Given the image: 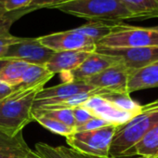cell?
Returning a JSON list of instances; mask_svg holds the SVG:
<instances>
[{
    "mask_svg": "<svg viewBox=\"0 0 158 158\" xmlns=\"http://www.w3.org/2000/svg\"><path fill=\"white\" fill-rule=\"evenodd\" d=\"M11 93V87L0 81V100L7 97Z\"/></svg>",
    "mask_w": 158,
    "mask_h": 158,
    "instance_id": "29",
    "label": "cell"
},
{
    "mask_svg": "<svg viewBox=\"0 0 158 158\" xmlns=\"http://www.w3.org/2000/svg\"><path fill=\"white\" fill-rule=\"evenodd\" d=\"M118 23H103V22H89L86 24L73 29L76 33L86 35L87 37L92 39L96 45L97 43L108 35L115 25Z\"/></svg>",
    "mask_w": 158,
    "mask_h": 158,
    "instance_id": "21",
    "label": "cell"
},
{
    "mask_svg": "<svg viewBox=\"0 0 158 158\" xmlns=\"http://www.w3.org/2000/svg\"><path fill=\"white\" fill-rule=\"evenodd\" d=\"M95 51L119 58L121 62L129 70L139 69L158 61V47L127 48H105L96 47Z\"/></svg>",
    "mask_w": 158,
    "mask_h": 158,
    "instance_id": "9",
    "label": "cell"
},
{
    "mask_svg": "<svg viewBox=\"0 0 158 158\" xmlns=\"http://www.w3.org/2000/svg\"><path fill=\"white\" fill-rule=\"evenodd\" d=\"M54 51L43 46L38 38H24L7 48L2 59L17 60L28 64L43 65L48 61Z\"/></svg>",
    "mask_w": 158,
    "mask_h": 158,
    "instance_id": "7",
    "label": "cell"
},
{
    "mask_svg": "<svg viewBox=\"0 0 158 158\" xmlns=\"http://www.w3.org/2000/svg\"><path fill=\"white\" fill-rule=\"evenodd\" d=\"M135 20L158 18V4L154 0H120Z\"/></svg>",
    "mask_w": 158,
    "mask_h": 158,
    "instance_id": "18",
    "label": "cell"
},
{
    "mask_svg": "<svg viewBox=\"0 0 158 158\" xmlns=\"http://www.w3.org/2000/svg\"><path fill=\"white\" fill-rule=\"evenodd\" d=\"M73 114L74 117V123H75V129L85 125L89 120L94 117V115L86 108L82 106H78L73 109Z\"/></svg>",
    "mask_w": 158,
    "mask_h": 158,
    "instance_id": "25",
    "label": "cell"
},
{
    "mask_svg": "<svg viewBox=\"0 0 158 158\" xmlns=\"http://www.w3.org/2000/svg\"><path fill=\"white\" fill-rule=\"evenodd\" d=\"M33 119L34 121H36L38 124H40L42 127H44L46 129L49 130L50 132L62 136V137H68L71 134H73L75 129L68 127L55 119H52L50 117L48 116H44V115H33Z\"/></svg>",
    "mask_w": 158,
    "mask_h": 158,
    "instance_id": "24",
    "label": "cell"
},
{
    "mask_svg": "<svg viewBox=\"0 0 158 158\" xmlns=\"http://www.w3.org/2000/svg\"><path fill=\"white\" fill-rule=\"evenodd\" d=\"M111 124L108 123L107 121L100 118V117H96L94 116L93 118H91L90 120H89L85 125H83L82 127H78L75 129V131H88V130H94V129H99L107 126H110Z\"/></svg>",
    "mask_w": 158,
    "mask_h": 158,
    "instance_id": "26",
    "label": "cell"
},
{
    "mask_svg": "<svg viewBox=\"0 0 158 158\" xmlns=\"http://www.w3.org/2000/svg\"><path fill=\"white\" fill-rule=\"evenodd\" d=\"M70 1H73V0H32L30 7L35 8L36 10L42 9V8L53 9L56 6L62 5V4L68 3Z\"/></svg>",
    "mask_w": 158,
    "mask_h": 158,
    "instance_id": "27",
    "label": "cell"
},
{
    "mask_svg": "<svg viewBox=\"0 0 158 158\" xmlns=\"http://www.w3.org/2000/svg\"><path fill=\"white\" fill-rule=\"evenodd\" d=\"M53 9L89 22L120 23L135 20L120 0H73Z\"/></svg>",
    "mask_w": 158,
    "mask_h": 158,
    "instance_id": "3",
    "label": "cell"
},
{
    "mask_svg": "<svg viewBox=\"0 0 158 158\" xmlns=\"http://www.w3.org/2000/svg\"><path fill=\"white\" fill-rule=\"evenodd\" d=\"M158 124V99L142 105L139 114L123 125L117 126L114 134L109 156L130 158L135 145Z\"/></svg>",
    "mask_w": 158,
    "mask_h": 158,
    "instance_id": "1",
    "label": "cell"
},
{
    "mask_svg": "<svg viewBox=\"0 0 158 158\" xmlns=\"http://www.w3.org/2000/svg\"><path fill=\"white\" fill-rule=\"evenodd\" d=\"M116 126L110 125L99 129L88 131H74L66 137L67 144L73 150L99 157H110L111 142Z\"/></svg>",
    "mask_w": 158,
    "mask_h": 158,
    "instance_id": "5",
    "label": "cell"
},
{
    "mask_svg": "<svg viewBox=\"0 0 158 158\" xmlns=\"http://www.w3.org/2000/svg\"><path fill=\"white\" fill-rule=\"evenodd\" d=\"M156 28H157V29H158V26H156Z\"/></svg>",
    "mask_w": 158,
    "mask_h": 158,
    "instance_id": "35",
    "label": "cell"
},
{
    "mask_svg": "<svg viewBox=\"0 0 158 158\" xmlns=\"http://www.w3.org/2000/svg\"><path fill=\"white\" fill-rule=\"evenodd\" d=\"M9 61H10V60H7V59H0V71H1L6 66V64Z\"/></svg>",
    "mask_w": 158,
    "mask_h": 158,
    "instance_id": "31",
    "label": "cell"
},
{
    "mask_svg": "<svg viewBox=\"0 0 158 158\" xmlns=\"http://www.w3.org/2000/svg\"><path fill=\"white\" fill-rule=\"evenodd\" d=\"M152 88H158V61L129 71L127 80L128 94Z\"/></svg>",
    "mask_w": 158,
    "mask_h": 158,
    "instance_id": "14",
    "label": "cell"
},
{
    "mask_svg": "<svg viewBox=\"0 0 158 158\" xmlns=\"http://www.w3.org/2000/svg\"><path fill=\"white\" fill-rule=\"evenodd\" d=\"M31 151L23 132L12 137L0 131V158H25Z\"/></svg>",
    "mask_w": 158,
    "mask_h": 158,
    "instance_id": "15",
    "label": "cell"
},
{
    "mask_svg": "<svg viewBox=\"0 0 158 158\" xmlns=\"http://www.w3.org/2000/svg\"><path fill=\"white\" fill-rule=\"evenodd\" d=\"M30 64L17 60H10L6 66L0 71V81L14 87L19 84L22 76Z\"/></svg>",
    "mask_w": 158,
    "mask_h": 158,
    "instance_id": "22",
    "label": "cell"
},
{
    "mask_svg": "<svg viewBox=\"0 0 158 158\" xmlns=\"http://www.w3.org/2000/svg\"><path fill=\"white\" fill-rule=\"evenodd\" d=\"M46 84H39L25 90L11 91L0 100V131L16 136L34 121L32 111L37 93Z\"/></svg>",
    "mask_w": 158,
    "mask_h": 158,
    "instance_id": "2",
    "label": "cell"
},
{
    "mask_svg": "<svg viewBox=\"0 0 158 158\" xmlns=\"http://www.w3.org/2000/svg\"><path fill=\"white\" fill-rule=\"evenodd\" d=\"M35 152L41 158H112L89 155L79 152L66 146H52L44 142L35 144Z\"/></svg>",
    "mask_w": 158,
    "mask_h": 158,
    "instance_id": "17",
    "label": "cell"
},
{
    "mask_svg": "<svg viewBox=\"0 0 158 158\" xmlns=\"http://www.w3.org/2000/svg\"><path fill=\"white\" fill-rule=\"evenodd\" d=\"M129 69L122 62L114 64L100 73L86 79V84L95 88L111 92L127 93V80Z\"/></svg>",
    "mask_w": 158,
    "mask_h": 158,
    "instance_id": "10",
    "label": "cell"
},
{
    "mask_svg": "<svg viewBox=\"0 0 158 158\" xmlns=\"http://www.w3.org/2000/svg\"><path fill=\"white\" fill-rule=\"evenodd\" d=\"M38 41L46 48L59 51H86L94 52L96 50V43L84 35L69 30L58 32L38 37Z\"/></svg>",
    "mask_w": 158,
    "mask_h": 158,
    "instance_id": "6",
    "label": "cell"
},
{
    "mask_svg": "<svg viewBox=\"0 0 158 158\" xmlns=\"http://www.w3.org/2000/svg\"><path fill=\"white\" fill-rule=\"evenodd\" d=\"M32 0H4L6 12L15 11L30 7Z\"/></svg>",
    "mask_w": 158,
    "mask_h": 158,
    "instance_id": "28",
    "label": "cell"
},
{
    "mask_svg": "<svg viewBox=\"0 0 158 158\" xmlns=\"http://www.w3.org/2000/svg\"><path fill=\"white\" fill-rule=\"evenodd\" d=\"M130 158H144V157H140V156H139V157H130Z\"/></svg>",
    "mask_w": 158,
    "mask_h": 158,
    "instance_id": "33",
    "label": "cell"
},
{
    "mask_svg": "<svg viewBox=\"0 0 158 158\" xmlns=\"http://www.w3.org/2000/svg\"><path fill=\"white\" fill-rule=\"evenodd\" d=\"M82 107L89 110L94 116L100 117L116 127L125 124L134 116V114L130 113L119 110L100 96L91 97L82 105Z\"/></svg>",
    "mask_w": 158,
    "mask_h": 158,
    "instance_id": "12",
    "label": "cell"
},
{
    "mask_svg": "<svg viewBox=\"0 0 158 158\" xmlns=\"http://www.w3.org/2000/svg\"><path fill=\"white\" fill-rule=\"evenodd\" d=\"M133 156L158 158V124L149 130L135 145L132 152Z\"/></svg>",
    "mask_w": 158,
    "mask_h": 158,
    "instance_id": "19",
    "label": "cell"
},
{
    "mask_svg": "<svg viewBox=\"0 0 158 158\" xmlns=\"http://www.w3.org/2000/svg\"><path fill=\"white\" fill-rule=\"evenodd\" d=\"M91 52L86 51H59L54 52L45 64L47 70L53 74L64 73L76 69Z\"/></svg>",
    "mask_w": 158,
    "mask_h": 158,
    "instance_id": "13",
    "label": "cell"
},
{
    "mask_svg": "<svg viewBox=\"0 0 158 158\" xmlns=\"http://www.w3.org/2000/svg\"><path fill=\"white\" fill-rule=\"evenodd\" d=\"M25 158H41V157L38 156V155L35 152V151H31V152L26 155Z\"/></svg>",
    "mask_w": 158,
    "mask_h": 158,
    "instance_id": "32",
    "label": "cell"
},
{
    "mask_svg": "<svg viewBox=\"0 0 158 158\" xmlns=\"http://www.w3.org/2000/svg\"><path fill=\"white\" fill-rule=\"evenodd\" d=\"M32 115L48 116L75 129V123H74L73 109H53V110L33 109Z\"/></svg>",
    "mask_w": 158,
    "mask_h": 158,
    "instance_id": "23",
    "label": "cell"
},
{
    "mask_svg": "<svg viewBox=\"0 0 158 158\" xmlns=\"http://www.w3.org/2000/svg\"><path fill=\"white\" fill-rule=\"evenodd\" d=\"M54 76L43 65L30 64L22 76L19 84L11 88V91H20L31 89L39 84H46Z\"/></svg>",
    "mask_w": 158,
    "mask_h": 158,
    "instance_id": "16",
    "label": "cell"
},
{
    "mask_svg": "<svg viewBox=\"0 0 158 158\" xmlns=\"http://www.w3.org/2000/svg\"><path fill=\"white\" fill-rule=\"evenodd\" d=\"M95 88L83 81L62 82L57 86L42 89L36 95L33 109H41L72 96L94 90Z\"/></svg>",
    "mask_w": 158,
    "mask_h": 158,
    "instance_id": "11",
    "label": "cell"
},
{
    "mask_svg": "<svg viewBox=\"0 0 158 158\" xmlns=\"http://www.w3.org/2000/svg\"><path fill=\"white\" fill-rule=\"evenodd\" d=\"M118 62H121V60L117 57L94 51L91 52L76 69L61 73V79L63 82L85 81L86 79L100 73L103 70Z\"/></svg>",
    "mask_w": 158,
    "mask_h": 158,
    "instance_id": "8",
    "label": "cell"
},
{
    "mask_svg": "<svg viewBox=\"0 0 158 158\" xmlns=\"http://www.w3.org/2000/svg\"><path fill=\"white\" fill-rule=\"evenodd\" d=\"M105 48H127L158 47V29L155 27H138L118 23L113 31L97 43Z\"/></svg>",
    "mask_w": 158,
    "mask_h": 158,
    "instance_id": "4",
    "label": "cell"
},
{
    "mask_svg": "<svg viewBox=\"0 0 158 158\" xmlns=\"http://www.w3.org/2000/svg\"><path fill=\"white\" fill-rule=\"evenodd\" d=\"M6 12L5 6H4V0H0V16H2Z\"/></svg>",
    "mask_w": 158,
    "mask_h": 158,
    "instance_id": "30",
    "label": "cell"
},
{
    "mask_svg": "<svg viewBox=\"0 0 158 158\" xmlns=\"http://www.w3.org/2000/svg\"><path fill=\"white\" fill-rule=\"evenodd\" d=\"M102 99L106 100L114 106L118 108L121 111L130 113L134 115L139 113L142 105L135 102L128 93H121V92H111L107 91L100 95Z\"/></svg>",
    "mask_w": 158,
    "mask_h": 158,
    "instance_id": "20",
    "label": "cell"
},
{
    "mask_svg": "<svg viewBox=\"0 0 158 158\" xmlns=\"http://www.w3.org/2000/svg\"><path fill=\"white\" fill-rule=\"evenodd\" d=\"M154 1H155V2H156L157 4H158V0H154Z\"/></svg>",
    "mask_w": 158,
    "mask_h": 158,
    "instance_id": "34",
    "label": "cell"
}]
</instances>
